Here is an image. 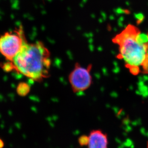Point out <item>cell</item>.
Segmentation results:
<instances>
[{"label": "cell", "instance_id": "obj_1", "mask_svg": "<svg viewBox=\"0 0 148 148\" xmlns=\"http://www.w3.org/2000/svg\"><path fill=\"white\" fill-rule=\"evenodd\" d=\"M11 62L13 71L33 81L40 82L49 77L50 52L41 41L27 42Z\"/></svg>", "mask_w": 148, "mask_h": 148}, {"label": "cell", "instance_id": "obj_2", "mask_svg": "<svg viewBox=\"0 0 148 148\" xmlns=\"http://www.w3.org/2000/svg\"><path fill=\"white\" fill-rule=\"evenodd\" d=\"M27 43L22 28L5 32L0 36V54L12 61Z\"/></svg>", "mask_w": 148, "mask_h": 148}, {"label": "cell", "instance_id": "obj_3", "mask_svg": "<svg viewBox=\"0 0 148 148\" xmlns=\"http://www.w3.org/2000/svg\"><path fill=\"white\" fill-rule=\"evenodd\" d=\"M136 38H130L124 39L119 44L120 58L126 62V64L141 66L147 52L143 45L136 41Z\"/></svg>", "mask_w": 148, "mask_h": 148}, {"label": "cell", "instance_id": "obj_4", "mask_svg": "<svg viewBox=\"0 0 148 148\" xmlns=\"http://www.w3.org/2000/svg\"><path fill=\"white\" fill-rule=\"evenodd\" d=\"M92 64L85 68L76 63L74 68L69 75V81L73 91L75 93L82 92L88 89L92 83L90 74Z\"/></svg>", "mask_w": 148, "mask_h": 148}, {"label": "cell", "instance_id": "obj_5", "mask_svg": "<svg viewBox=\"0 0 148 148\" xmlns=\"http://www.w3.org/2000/svg\"><path fill=\"white\" fill-rule=\"evenodd\" d=\"M106 134L100 130H92L89 136L88 148H108Z\"/></svg>", "mask_w": 148, "mask_h": 148}, {"label": "cell", "instance_id": "obj_6", "mask_svg": "<svg viewBox=\"0 0 148 148\" xmlns=\"http://www.w3.org/2000/svg\"><path fill=\"white\" fill-rule=\"evenodd\" d=\"M140 33V30L134 26L129 25L124 30L116 35L113 39L114 44H119L121 41L130 38H136L137 35Z\"/></svg>", "mask_w": 148, "mask_h": 148}, {"label": "cell", "instance_id": "obj_7", "mask_svg": "<svg viewBox=\"0 0 148 148\" xmlns=\"http://www.w3.org/2000/svg\"><path fill=\"white\" fill-rule=\"evenodd\" d=\"M29 86L25 83H21L17 88V92L21 96H25L30 91Z\"/></svg>", "mask_w": 148, "mask_h": 148}, {"label": "cell", "instance_id": "obj_8", "mask_svg": "<svg viewBox=\"0 0 148 148\" xmlns=\"http://www.w3.org/2000/svg\"><path fill=\"white\" fill-rule=\"evenodd\" d=\"M136 41L140 44L143 45V44L147 43L148 42V35L140 33L136 37Z\"/></svg>", "mask_w": 148, "mask_h": 148}, {"label": "cell", "instance_id": "obj_9", "mask_svg": "<svg viewBox=\"0 0 148 148\" xmlns=\"http://www.w3.org/2000/svg\"><path fill=\"white\" fill-rule=\"evenodd\" d=\"M126 67H127L130 69V73L133 75H137L140 73V69L138 66L136 65H130V64H126Z\"/></svg>", "mask_w": 148, "mask_h": 148}, {"label": "cell", "instance_id": "obj_10", "mask_svg": "<svg viewBox=\"0 0 148 148\" xmlns=\"http://www.w3.org/2000/svg\"><path fill=\"white\" fill-rule=\"evenodd\" d=\"M141 66L143 67V74H148V53L146 54L145 56L144 57V60L141 64Z\"/></svg>", "mask_w": 148, "mask_h": 148}, {"label": "cell", "instance_id": "obj_11", "mask_svg": "<svg viewBox=\"0 0 148 148\" xmlns=\"http://www.w3.org/2000/svg\"><path fill=\"white\" fill-rule=\"evenodd\" d=\"M138 90L139 92L143 95V96H147L148 95V88L142 82L138 84Z\"/></svg>", "mask_w": 148, "mask_h": 148}, {"label": "cell", "instance_id": "obj_12", "mask_svg": "<svg viewBox=\"0 0 148 148\" xmlns=\"http://www.w3.org/2000/svg\"><path fill=\"white\" fill-rule=\"evenodd\" d=\"M88 141H89V137L87 136H82L79 139V142L80 143V145L82 146L88 145Z\"/></svg>", "mask_w": 148, "mask_h": 148}, {"label": "cell", "instance_id": "obj_13", "mask_svg": "<svg viewBox=\"0 0 148 148\" xmlns=\"http://www.w3.org/2000/svg\"><path fill=\"white\" fill-rule=\"evenodd\" d=\"M135 17L136 18V23L138 25H140L143 22V21L145 19V17L144 15L142 14V13H138L136 14Z\"/></svg>", "mask_w": 148, "mask_h": 148}, {"label": "cell", "instance_id": "obj_14", "mask_svg": "<svg viewBox=\"0 0 148 148\" xmlns=\"http://www.w3.org/2000/svg\"><path fill=\"white\" fill-rule=\"evenodd\" d=\"M3 141H1V140H0V148L3 147Z\"/></svg>", "mask_w": 148, "mask_h": 148}, {"label": "cell", "instance_id": "obj_15", "mask_svg": "<svg viewBox=\"0 0 148 148\" xmlns=\"http://www.w3.org/2000/svg\"><path fill=\"white\" fill-rule=\"evenodd\" d=\"M147 35H148V34H147Z\"/></svg>", "mask_w": 148, "mask_h": 148}]
</instances>
